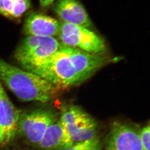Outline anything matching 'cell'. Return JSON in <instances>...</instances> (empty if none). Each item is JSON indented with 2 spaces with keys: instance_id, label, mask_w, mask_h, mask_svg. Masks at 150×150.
<instances>
[{
  "instance_id": "19",
  "label": "cell",
  "mask_w": 150,
  "mask_h": 150,
  "mask_svg": "<svg viewBox=\"0 0 150 150\" xmlns=\"http://www.w3.org/2000/svg\"><path fill=\"white\" fill-rule=\"evenodd\" d=\"M87 150H102V145L100 143V141L96 143L93 146L89 148Z\"/></svg>"
},
{
  "instance_id": "12",
  "label": "cell",
  "mask_w": 150,
  "mask_h": 150,
  "mask_svg": "<svg viewBox=\"0 0 150 150\" xmlns=\"http://www.w3.org/2000/svg\"><path fill=\"white\" fill-rule=\"evenodd\" d=\"M65 127L74 143L90 140L97 137V124L91 116L77 125Z\"/></svg>"
},
{
  "instance_id": "6",
  "label": "cell",
  "mask_w": 150,
  "mask_h": 150,
  "mask_svg": "<svg viewBox=\"0 0 150 150\" xmlns=\"http://www.w3.org/2000/svg\"><path fill=\"white\" fill-rule=\"evenodd\" d=\"M60 49L67 54L83 82L105 65L108 58L103 52L90 53L60 44Z\"/></svg>"
},
{
  "instance_id": "1",
  "label": "cell",
  "mask_w": 150,
  "mask_h": 150,
  "mask_svg": "<svg viewBox=\"0 0 150 150\" xmlns=\"http://www.w3.org/2000/svg\"><path fill=\"white\" fill-rule=\"evenodd\" d=\"M0 81L24 102L46 103L61 89L40 76L12 65L0 59Z\"/></svg>"
},
{
  "instance_id": "8",
  "label": "cell",
  "mask_w": 150,
  "mask_h": 150,
  "mask_svg": "<svg viewBox=\"0 0 150 150\" xmlns=\"http://www.w3.org/2000/svg\"><path fill=\"white\" fill-rule=\"evenodd\" d=\"M21 111L9 99L0 81V127L3 134L1 145L11 142L18 132Z\"/></svg>"
},
{
  "instance_id": "20",
  "label": "cell",
  "mask_w": 150,
  "mask_h": 150,
  "mask_svg": "<svg viewBox=\"0 0 150 150\" xmlns=\"http://www.w3.org/2000/svg\"><path fill=\"white\" fill-rule=\"evenodd\" d=\"M2 140H3V134L1 132V128L0 127V145H1Z\"/></svg>"
},
{
  "instance_id": "14",
  "label": "cell",
  "mask_w": 150,
  "mask_h": 150,
  "mask_svg": "<svg viewBox=\"0 0 150 150\" xmlns=\"http://www.w3.org/2000/svg\"><path fill=\"white\" fill-rule=\"evenodd\" d=\"M30 0H13L11 17L19 18L30 7Z\"/></svg>"
},
{
  "instance_id": "5",
  "label": "cell",
  "mask_w": 150,
  "mask_h": 150,
  "mask_svg": "<svg viewBox=\"0 0 150 150\" xmlns=\"http://www.w3.org/2000/svg\"><path fill=\"white\" fill-rule=\"evenodd\" d=\"M55 122V115L49 110L38 109L21 113L18 131L31 143L38 145L49 126Z\"/></svg>"
},
{
  "instance_id": "13",
  "label": "cell",
  "mask_w": 150,
  "mask_h": 150,
  "mask_svg": "<svg viewBox=\"0 0 150 150\" xmlns=\"http://www.w3.org/2000/svg\"><path fill=\"white\" fill-rule=\"evenodd\" d=\"M89 116L79 106L72 105L63 113L60 120L64 126H71L82 122Z\"/></svg>"
},
{
  "instance_id": "16",
  "label": "cell",
  "mask_w": 150,
  "mask_h": 150,
  "mask_svg": "<svg viewBox=\"0 0 150 150\" xmlns=\"http://www.w3.org/2000/svg\"><path fill=\"white\" fill-rule=\"evenodd\" d=\"M150 125L144 126L139 133L144 150H150Z\"/></svg>"
},
{
  "instance_id": "17",
  "label": "cell",
  "mask_w": 150,
  "mask_h": 150,
  "mask_svg": "<svg viewBox=\"0 0 150 150\" xmlns=\"http://www.w3.org/2000/svg\"><path fill=\"white\" fill-rule=\"evenodd\" d=\"M13 0H0V13L6 16L11 17Z\"/></svg>"
},
{
  "instance_id": "4",
  "label": "cell",
  "mask_w": 150,
  "mask_h": 150,
  "mask_svg": "<svg viewBox=\"0 0 150 150\" xmlns=\"http://www.w3.org/2000/svg\"><path fill=\"white\" fill-rule=\"evenodd\" d=\"M61 43L90 53L103 52L105 42L93 32L82 26L60 23L58 33Z\"/></svg>"
},
{
  "instance_id": "7",
  "label": "cell",
  "mask_w": 150,
  "mask_h": 150,
  "mask_svg": "<svg viewBox=\"0 0 150 150\" xmlns=\"http://www.w3.org/2000/svg\"><path fill=\"white\" fill-rule=\"evenodd\" d=\"M105 150H144L140 136L125 123L115 121L111 125Z\"/></svg>"
},
{
  "instance_id": "3",
  "label": "cell",
  "mask_w": 150,
  "mask_h": 150,
  "mask_svg": "<svg viewBox=\"0 0 150 150\" xmlns=\"http://www.w3.org/2000/svg\"><path fill=\"white\" fill-rule=\"evenodd\" d=\"M60 44L54 37L28 35L16 50L15 57L28 71L55 54Z\"/></svg>"
},
{
  "instance_id": "9",
  "label": "cell",
  "mask_w": 150,
  "mask_h": 150,
  "mask_svg": "<svg viewBox=\"0 0 150 150\" xmlns=\"http://www.w3.org/2000/svg\"><path fill=\"white\" fill-rule=\"evenodd\" d=\"M54 11L62 22L87 28L92 26L86 10L78 0H58Z\"/></svg>"
},
{
  "instance_id": "18",
  "label": "cell",
  "mask_w": 150,
  "mask_h": 150,
  "mask_svg": "<svg viewBox=\"0 0 150 150\" xmlns=\"http://www.w3.org/2000/svg\"><path fill=\"white\" fill-rule=\"evenodd\" d=\"M55 0H40V4L42 7H47L51 5Z\"/></svg>"
},
{
  "instance_id": "10",
  "label": "cell",
  "mask_w": 150,
  "mask_h": 150,
  "mask_svg": "<svg viewBox=\"0 0 150 150\" xmlns=\"http://www.w3.org/2000/svg\"><path fill=\"white\" fill-rule=\"evenodd\" d=\"M60 23L50 16L38 13L29 15L24 23L23 31L28 35L53 37L58 35Z\"/></svg>"
},
{
  "instance_id": "11",
  "label": "cell",
  "mask_w": 150,
  "mask_h": 150,
  "mask_svg": "<svg viewBox=\"0 0 150 150\" xmlns=\"http://www.w3.org/2000/svg\"><path fill=\"white\" fill-rule=\"evenodd\" d=\"M74 143L64 125L59 120L49 126L38 145L44 150H65Z\"/></svg>"
},
{
  "instance_id": "2",
  "label": "cell",
  "mask_w": 150,
  "mask_h": 150,
  "mask_svg": "<svg viewBox=\"0 0 150 150\" xmlns=\"http://www.w3.org/2000/svg\"><path fill=\"white\" fill-rule=\"evenodd\" d=\"M28 71L44 78L60 89L83 82L69 57L60 49L41 64Z\"/></svg>"
},
{
  "instance_id": "15",
  "label": "cell",
  "mask_w": 150,
  "mask_h": 150,
  "mask_svg": "<svg viewBox=\"0 0 150 150\" xmlns=\"http://www.w3.org/2000/svg\"><path fill=\"white\" fill-rule=\"evenodd\" d=\"M100 141L98 137L90 140L76 142L65 150H87Z\"/></svg>"
}]
</instances>
